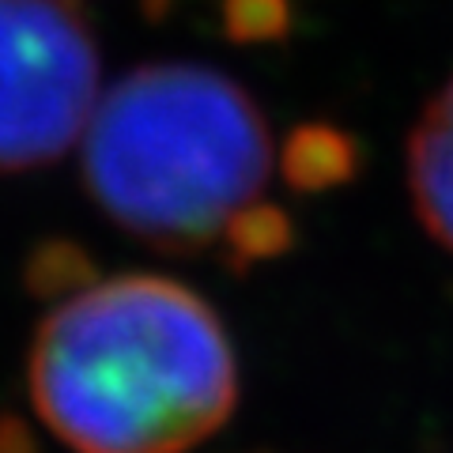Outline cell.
<instances>
[{"mask_svg":"<svg viewBox=\"0 0 453 453\" xmlns=\"http://www.w3.org/2000/svg\"><path fill=\"white\" fill-rule=\"evenodd\" d=\"M31 396L73 453H186L234 412V348L186 283L113 276L42 321Z\"/></svg>","mask_w":453,"mask_h":453,"instance_id":"1","label":"cell"},{"mask_svg":"<svg viewBox=\"0 0 453 453\" xmlns=\"http://www.w3.org/2000/svg\"><path fill=\"white\" fill-rule=\"evenodd\" d=\"M273 174L253 98L201 65H144L110 88L83 133V178L106 216L159 250L242 231Z\"/></svg>","mask_w":453,"mask_h":453,"instance_id":"2","label":"cell"},{"mask_svg":"<svg viewBox=\"0 0 453 453\" xmlns=\"http://www.w3.org/2000/svg\"><path fill=\"white\" fill-rule=\"evenodd\" d=\"M98 50L65 0H0V174L35 170L88 133Z\"/></svg>","mask_w":453,"mask_h":453,"instance_id":"3","label":"cell"},{"mask_svg":"<svg viewBox=\"0 0 453 453\" xmlns=\"http://www.w3.org/2000/svg\"><path fill=\"white\" fill-rule=\"evenodd\" d=\"M408 189L431 238L453 253V80L427 103L408 140Z\"/></svg>","mask_w":453,"mask_h":453,"instance_id":"4","label":"cell"},{"mask_svg":"<svg viewBox=\"0 0 453 453\" xmlns=\"http://www.w3.org/2000/svg\"><path fill=\"white\" fill-rule=\"evenodd\" d=\"M0 453H35L31 431L23 427L19 419H0Z\"/></svg>","mask_w":453,"mask_h":453,"instance_id":"5","label":"cell"}]
</instances>
